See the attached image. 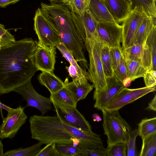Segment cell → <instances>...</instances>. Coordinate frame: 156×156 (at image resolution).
I'll return each instance as SVG.
<instances>
[{"label":"cell","mask_w":156,"mask_h":156,"mask_svg":"<svg viewBox=\"0 0 156 156\" xmlns=\"http://www.w3.org/2000/svg\"><path fill=\"white\" fill-rule=\"evenodd\" d=\"M38 43L31 38L0 48V95L9 93L30 81L38 69L34 55Z\"/></svg>","instance_id":"obj_1"},{"label":"cell","mask_w":156,"mask_h":156,"mask_svg":"<svg viewBox=\"0 0 156 156\" xmlns=\"http://www.w3.org/2000/svg\"><path fill=\"white\" fill-rule=\"evenodd\" d=\"M42 12L59 34L62 42L71 52L80 66L88 69L85 58V32L78 16L68 6L60 4H41Z\"/></svg>","instance_id":"obj_2"},{"label":"cell","mask_w":156,"mask_h":156,"mask_svg":"<svg viewBox=\"0 0 156 156\" xmlns=\"http://www.w3.org/2000/svg\"><path fill=\"white\" fill-rule=\"evenodd\" d=\"M29 121L31 138L43 144L53 142L76 147L80 144L76 137L77 128L62 122L57 116L34 115Z\"/></svg>","instance_id":"obj_3"},{"label":"cell","mask_w":156,"mask_h":156,"mask_svg":"<svg viewBox=\"0 0 156 156\" xmlns=\"http://www.w3.org/2000/svg\"><path fill=\"white\" fill-rule=\"evenodd\" d=\"M104 44L98 39H87L84 43L89 57L88 70L90 81L95 88L94 93L104 91L107 88L106 78L101 59V48Z\"/></svg>","instance_id":"obj_4"},{"label":"cell","mask_w":156,"mask_h":156,"mask_svg":"<svg viewBox=\"0 0 156 156\" xmlns=\"http://www.w3.org/2000/svg\"><path fill=\"white\" fill-rule=\"evenodd\" d=\"M101 111L104 134L107 137V146L118 143H126L129 139L131 128L120 115L118 110Z\"/></svg>","instance_id":"obj_5"},{"label":"cell","mask_w":156,"mask_h":156,"mask_svg":"<svg viewBox=\"0 0 156 156\" xmlns=\"http://www.w3.org/2000/svg\"><path fill=\"white\" fill-rule=\"evenodd\" d=\"M34 19V29L39 43L45 46L55 47L61 42L59 34L46 19L41 8L36 11Z\"/></svg>","instance_id":"obj_6"},{"label":"cell","mask_w":156,"mask_h":156,"mask_svg":"<svg viewBox=\"0 0 156 156\" xmlns=\"http://www.w3.org/2000/svg\"><path fill=\"white\" fill-rule=\"evenodd\" d=\"M149 16L141 6H136L132 9L123 21L122 50L132 45V42L138 27L144 20Z\"/></svg>","instance_id":"obj_7"},{"label":"cell","mask_w":156,"mask_h":156,"mask_svg":"<svg viewBox=\"0 0 156 156\" xmlns=\"http://www.w3.org/2000/svg\"><path fill=\"white\" fill-rule=\"evenodd\" d=\"M25 107L20 105L8 112L0 125V138L2 140L14 138L20 128L26 123L27 116L24 112Z\"/></svg>","instance_id":"obj_8"},{"label":"cell","mask_w":156,"mask_h":156,"mask_svg":"<svg viewBox=\"0 0 156 156\" xmlns=\"http://www.w3.org/2000/svg\"><path fill=\"white\" fill-rule=\"evenodd\" d=\"M156 91V86L130 89L124 87L105 105L104 109L108 111L119 110L150 92Z\"/></svg>","instance_id":"obj_9"},{"label":"cell","mask_w":156,"mask_h":156,"mask_svg":"<svg viewBox=\"0 0 156 156\" xmlns=\"http://www.w3.org/2000/svg\"><path fill=\"white\" fill-rule=\"evenodd\" d=\"M56 116L62 122L80 129L92 131L91 126L76 107L52 103Z\"/></svg>","instance_id":"obj_10"},{"label":"cell","mask_w":156,"mask_h":156,"mask_svg":"<svg viewBox=\"0 0 156 156\" xmlns=\"http://www.w3.org/2000/svg\"><path fill=\"white\" fill-rule=\"evenodd\" d=\"M13 91L22 96L27 102L26 107L37 108L41 112L42 115L53 108L50 98L45 97L37 92L34 88L31 80Z\"/></svg>","instance_id":"obj_11"},{"label":"cell","mask_w":156,"mask_h":156,"mask_svg":"<svg viewBox=\"0 0 156 156\" xmlns=\"http://www.w3.org/2000/svg\"><path fill=\"white\" fill-rule=\"evenodd\" d=\"M97 31L100 40L109 48H121L122 25L117 23L98 22Z\"/></svg>","instance_id":"obj_12"},{"label":"cell","mask_w":156,"mask_h":156,"mask_svg":"<svg viewBox=\"0 0 156 156\" xmlns=\"http://www.w3.org/2000/svg\"><path fill=\"white\" fill-rule=\"evenodd\" d=\"M56 54L55 47L45 46L38 43L34 55V62L38 70L53 73Z\"/></svg>","instance_id":"obj_13"},{"label":"cell","mask_w":156,"mask_h":156,"mask_svg":"<svg viewBox=\"0 0 156 156\" xmlns=\"http://www.w3.org/2000/svg\"><path fill=\"white\" fill-rule=\"evenodd\" d=\"M122 54L124 59L140 61L147 71L152 69V55L145 43L134 44L123 49Z\"/></svg>","instance_id":"obj_14"},{"label":"cell","mask_w":156,"mask_h":156,"mask_svg":"<svg viewBox=\"0 0 156 156\" xmlns=\"http://www.w3.org/2000/svg\"><path fill=\"white\" fill-rule=\"evenodd\" d=\"M107 88L104 91L94 93L93 99L95 100L94 107L101 110L117 94L124 86L122 83L114 76L106 78Z\"/></svg>","instance_id":"obj_15"},{"label":"cell","mask_w":156,"mask_h":156,"mask_svg":"<svg viewBox=\"0 0 156 156\" xmlns=\"http://www.w3.org/2000/svg\"><path fill=\"white\" fill-rule=\"evenodd\" d=\"M115 22L119 24L129 15L133 8L130 0H103Z\"/></svg>","instance_id":"obj_16"},{"label":"cell","mask_w":156,"mask_h":156,"mask_svg":"<svg viewBox=\"0 0 156 156\" xmlns=\"http://www.w3.org/2000/svg\"><path fill=\"white\" fill-rule=\"evenodd\" d=\"M64 87L71 94L75 102H77L86 97L93 90V85L88 82L80 83L73 81L69 82L66 78L64 82Z\"/></svg>","instance_id":"obj_17"},{"label":"cell","mask_w":156,"mask_h":156,"mask_svg":"<svg viewBox=\"0 0 156 156\" xmlns=\"http://www.w3.org/2000/svg\"><path fill=\"white\" fill-rule=\"evenodd\" d=\"M88 10L98 22L116 23L103 0H91Z\"/></svg>","instance_id":"obj_18"},{"label":"cell","mask_w":156,"mask_h":156,"mask_svg":"<svg viewBox=\"0 0 156 156\" xmlns=\"http://www.w3.org/2000/svg\"><path fill=\"white\" fill-rule=\"evenodd\" d=\"M38 79L40 83L46 87L50 94L55 93L64 87V82L53 73L42 71L38 75Z\"/></svg>","instance_id":"obj_19"},{"label":"cell","mask_w":156,"mask_h":156,"mask_svg":"<svg viewBox=\"0 0 156 156\" xmlns=\"http://www.w3.org/2000/svg\"><path fill=\"white\" fill-rule=\"evenodd\" d=\"M156 25V18L150 16H147L143 21L135 34L132 45L143 44L153 27Z\"/></svg>","instance_id":"obj_20"},{"label":"cell","mask_w":156,"mask_h":156,"mask_svg":"<svg viewBox=\"0 0 156 156\" xmlns=\"http://www.w3.org/2000/svg\"><path fill=\"white\" fill-rule=\"evenodd\" d=\"M78 16L83 26L86 33V39H98L100 40L97 31L98 22L89 11L88 10L82 16Z\"/></svg>","instance_id":"obj_21"},{"label":"cell","mask_w":156,"mask_h":156,"mask_svg":"<svg viewBox=\"0 0 156 156\" xmlns=\"http://www.w3.org/2000/svg\"><path fill=\"white\" fill-rule=\"evenodd\" d=\"M127 77L132 81L143 77L147 71L140 61L136 60H125Z\"/></svg>","instance_id":"obj_22"},{"label":"cell","mask_w":156,"mask_h":156,"mask_svg":"<svg viewBox=\"0 0 156 156\" xmlns=\"http://www.w3.org/2000/svg\"><path fill=\"white\" fill-rule=\"evenodd\" d=\"M50 98L52 103L76 107L77 106V103L65 87L55 93L51 94Z\"/></svg>","instance_id":"obj_23"},{"label":"cell","mask_w":156,"mask_h":156,"mask_svg":"<svg viewBox=\"0 0 156 156\" xmlns=\"http://www.w3.org/2000/svg\"><path fill=\"white\" fill-rule=\"evenodd\" d=\"M138 135L142 140L156 132V117L142 120L138 124Z\"/></svg>","instance_id":"obj_24"},{"label":"cell","mask_w":156,"mask_h":156,"mask_svg":"<svg viewBox=\"0 0 156 156\" xmlns=\"http://www.w3.org/2000/svg\"><path fill=\"white\" fill-rule=\"evenodd\" d=\"M43 144L40 142L23 148L22 147L10 150L4 153V156H36Z\"/></svg>","instance_id":"obj_25"},{"label":"cell","mask_w":156,"mask_h":156,"mask_svg":"<svg viewBox=\"0 0 156 156\" xmlns=\"http://www.w3.org/2000/svg\"><path fill=\"white\" fill-rule=\"evenodd\" d=\"M142 140V145L140 156L156 155V132L152 134Z\"/></svg>","instance_id":"obj_26"},{"label":"cell","mask_w":156,"mask_h":156,"mask_svg":"<svg viewBox=\"0 0 156 156\" xmlns=\"http://www.w3.org/2000/svg\"><path fill=\"white\" fill-rule=\"evenodd\" d=\"M55 47L58 49L63 57L70 64L73 66L81 73L87 77L89 79V81H90V76L88 71L87 72L86 70L83 69L78 65L77 62L72 54L62 42H60Z\"/></svg>","instance_id":"obj_27"},{"label":"cell","mask_w":156,"mask_h":156,"mask_svg":"<svg viewBox=\"0 0 156 156\" xmlns=\"http://www.w3.org/2000/svg\"><path fill=\"white\" fill-rule=\"evenodd\" d=\"M101 59L106 78L113 76V70L110 54V48L106 44H104L102 47Z\"/></svg>","instance_id":"obj_28"},{"label":"cell","mask_w":156,"mask_h":156,"mask_svg":"<svg viewBox=\"0 0 156 156\" xmlns=\"http://www.w3.org/2000/svg\"><path fill=\"white\" fill-rule=\"evenodd\" d=\"M144 43L149 48L152 58V69L156 70V25L152 29Z\"/></svg>","instance_id":"obj_29"},{"label":"cell","mask_w":156,"mask_h":156,"mask_svg":"<svg viewBox=\"0 0 156 156\" xmlns=\"http://www.w3.org/2000/svg\"><path fill=\"white\" fill-rule=\"evenodd\" d=\"M133 3V8L135 6H142L151 17L156 18V7L155 0H130Z\"/></svg>","instance_id":"obj_30"},{"label":"cell","mask_w":156,"mask_h":156,"mask_svg":"<svg viewBox=\"0 0 156 156\" xmlns=\"http://www.w3.org/2000/svg\"><path fill=\"white\" fill-rule=\"evenodd\" d=\"M91 0H71L68 6L74 13L79 16H83L88 10Z\"/></svg>","instance_id":"obj_31"},{"label":"cell","mask_w":156,"mask_h":156,"mask_svg":"<svg viewBox=\"0 0 156 156\" xmlns=\"http://www.w3.org/2000/svg\"><path fill=\"white\" fill-rule=\"evenodd\" d=\"M105 150L107 156H127V146L124 143H118L107 146Z\"/></svg>","instance_id":"obj_32"},{"label":"cell","mask_w":156,"mask_h":156,"mask_svg":"<svg viewBox=\"0 0 156 156\" xmlns=\"http://www.w3.org/2000/svg\"><path fill=\"white\" fill-rule=\"evenodd\" d=\"M56 149L61 156H78L80 148L72 145L56 144Z\"/></svg>","instance_id":"obj_33"},{"label":"cell","mask_w":156,"mask_h":156,"mask_svg":"<svg viewBox=\"0 0 156 156\" xmlns=\"http://www.w3.org/2000/svg\"><path fill=\"white\" fill-rule=\"evenodd\" d=\"M138 136L137 129H135L130 132L129 139L126 143L127 146V156L138 155L136 145V140Z\"/></svg>","instance_id":"obj_34"},{"label":"cell","mask_w":156,"mask_h":156,"mask_svg":"<svg viewBox=\"0 0 156 156\" xmlns=\"http://www.w3.org/2000/svg\"><path fill=\"white\" fill-rule=\"evenodd\" d=\"M79 147L80 152L78 156H107L105 148L104 147Z\"/></svg>","instance_id":"obj_35"},{"label":"cell","mask_w":156,"mask_h":156,"mask_svg":"<svg viewBox=\"0 0 156 156\" xmlns=\"http://www.w3.org/2000/svg\"><path fill=\"white\" fill-rule=\"evenodd\" d=\"M15 41L14 36L5 29L4 25L0 23V48Z\"/></svg>","instance_id":"obj_36"},{"label":"cell","mask_w":156,"mask_h":156,"mask_svg":"<svg viewBox=\"0 0 156 156\" xmlns=\"http://www.w3.org/2000/svg\"><path fill=\"white\" fill-rule=\"evenodd\" d=\"M36 156H61L58 152L56 147V144L51 142L46 144L41 149Z\"/></svg>","instance_id":"obj_37"},{"label":"cell","mask_w":156,"mask_h":156,"mask_svg":"<svg viewBox=\"0 0 156 156\" xmlns=\"http://www.w3.org/2000/svg\"><path fill=\"white\" fill-rule=\"evenodd\" d=\"M110 54L113 71L119 65L122 57L121 48H110Z\"/></svg>","instance_id":"obj_38"},{"label":"cell","mask_w":156,"mask_h":156,"mask_svg":"<svg viewBox=\"0 0 156 156\" xmlns=\"http://www.w3.org/2000/svg\"><path fill=\"white\" fill-rule=\"evenodd\" d=\"M113 76L122 82L127 77L125 61L123 57L118 66L113 71Z\"/></svg>","instance_id":"obj_39"},{"label":"cell","mask_w":156,"mask_h":156,"mask_svg":"<svg viewBox=\"0 0 156 156\" xmlns=\"http://www.w3.org/2000/svg\"><path fill=\"white\" fill-rule=\"evenodd\" d=\"M143 77L144 79L145 87L156 86V70L151 69L147 71Z\"/></svg>","instance_id":"obj_40"},{"label":"cell","mask_w":156,"mask_h":156,"mask_svg":"<svg viewBox=\"0 0 156 156\" xmlns=\"http://www.w3.org/2000/svg\"><path fill=\"white\" fill-rule=\"evenodd\" d=\"M20 0H0V7H4L12 4H14Z\"/></svg>","instance_id":"obj_41"},{"label":"cell","mask_w":156,"mask_h":156,"mask_svg":"<svg viewBox=\"0 0 156 156\" xmlns=\"http://www.w3.org/2000/svg\"><path fill=\"white\" fill-rule=\"evenodd\" d=\"M147 109L155 112L156 111V95H155L153 99L148 104Z\"/></svg>","instance_id":"obj_42"},{"label":"cell","mask_w":156,"mask_h":156,"mask_svg":"<svg viewBox=\"0 0 156 156\" xmlns=\"http://www.w3.org/2000/svg\"><path fill=\"white\" fill-rule=\"evenodd\" d=\"M51 4H60L68 6L71 0H49Z\"/></svg>","instance_id":"obj_43"},{"label":"cell","mask_w":156,"mask_h":156,"mask_svg":"<svg viewBox=\"0 0 156 156\" xmlns=\"http://www.w3.org/2000/svg\"><path fill=\"white\" fill-rule=\"evenodd\" d=\"M132 82L129 78L127 77L123 80L122 83L125 87H127L130 85Z\"/></svg>","instance_id":"obj_44"},{"label":"cell","mask_w":156,"mask_h":156,"mask_svg":"<svg viewBox=\"0 0 156 156\" xmlns=\"http://www.w3.org/2000/svg\"><path fill=\"white\" fill-rule=\"evenodd\" d=\"M93 121L94 122H99L101 121L102 119L100 116L97 113L93 114L92 116Z\"/></svg>","instance_id":"obj_45"},{"label":"cell","mask_w":156,"mask_h":156,"mask_svg":"<svg viewBox=\"0 0 156 156\" xmlns=\"http://www.w3.org/2000/svg\"><path fill=\"white\" fill-rule=\"evenodd\" d=\"M0 108H2L6 111L7 112L9 111L12 108H11L8 106L6 105H5L2 103L0 102Z\"/></svg>","instance_id":"obj_46"},{"label":"cell","mask_w":156,"mask_h":156,"mask_svg":"<svg viewBox=\"0 0 156 156\" xmlns=\"http://www.w3.org/2000/svg\"><path fill=\"white\" fill-rule=\"evenodd\" d=\"M3 147L2 143L0 140V156H4Z\"/></svg>","instance_id":"obj_47"},{"label":"cell","mask_w":156,"mask_h":156,"mask_svg":"<svg viewBox=\"0 0 156 156\" xmlns=\"http://www.w3.org/2000/svg\"><path fill=\"white\" fill-rule=\"evenodd\" d=\"M155 0V1H156V0Z\"/></svg>","instance_id":"obj_48"}]
</instances>
